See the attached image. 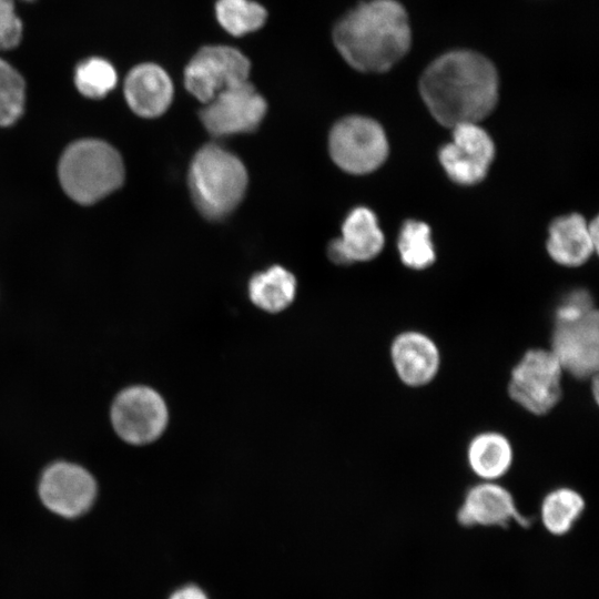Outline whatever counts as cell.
<instances>
[{"mask_svg": "<svg viewBox=\"0 0 599 599\" xmlns=\"http://www.w3.org/2000/svg\"><path fill=\"white\" fill-rule=\"evenodd\" d=\"M419 89L434 118L454 128L477 123L491 112L498 98V74L483 54L454 50L426 68Z\"/></svg>", "mask_w": 599, "mask_h": 599, "instance_id": "6da1fadb", "label": "cell"}, {"mask_svg": "<svg viewBox=\"0 0 599 599\" xmlns=\"http://www.w3.org/2000/svg\"><path fill=\"white\" fill-rule=\"evenodd\" d=\"M333 40L344 60L363 72H382L410 47V27L397 0H369L357 4L335 24Z\"/></svg>", "mask_w": 599, "mask_h": 599, "instance_id": "7a4b0ae2", "label": "cell"}, {"mask_svg": "<svg viewBox=\"0 0 599 599\" xmlns=\"http://www.w3.org/2000/svg\"><path fill=\"white\" fill-rule=\"evenodd\" d=\"M121 154L100 139H81L69 144L58 164L63 192L81 205H91L116 191L124 182Z\"/></svg>", "mask_w": 599, "mask_h": 599, "instance_id": "3957f363", "label": "cell"}, {"mask_svg": "<svg viewBox=\"0 0 599 599\" xmlns=\"http://www.w3.org/2000/svg\"><path fill=\"white\" fill-rule=\"evenodd\" d=\"M247 182L243 162L214 143L199 149L187 174L192 201L197 211L211 221L222 220L236 209L244 197Z\"/></svg>", "mask_w": 599, "mask_h": 599, "instance_id": "277c9868", "label": "cell"}, {"mask_svg": "<svg viewBox=\"0 0 599 599\" xmlns=\"http://www.w3.org/2000/svg\"><path fill=\"white\" fill-rule=\"evenodd\" d=\"M562 374L550 349H528L510 372L508 394L526 412L546 415L562 396Z\"/></svg>", "mask_w": 599, "mask_h": 599, "instance_id": "5b68a950", "label": "cell"}, {"mask_svg": "<svg viewBox=\"0 0 599 599\" xmlns=\"http://www.w3.org/2000/svg\"><path fill=\"white\" fill-rule=\"evenodd\" d=\"M328 151L347 173L366 174L383 164L388 143L383 128L373 119L349 115L337 121L328 135Z\"/></svg>", "mask_w": 599, "mask_h": 599, "instance_id": "8992f818", "label": "cell"}, {"mask_svg": "<svg viewBox=\"0 0 599 599\" xmlns=\"http://www.w3.org/2000/svg\"><path fill=\"white\" fill-rule=\"evenodd\" d=\"M550 351L564 372L578 379L597 375L599 313L595 307L575 316L554 318Z\"/></svg>", "mask_w": 599, "mask_h": 599, "instance_id": "52a82bcc", "label": "cell"}, {"mask_svg": "<svg viewBox=\"0 0 599 599\" xmlns=\"http://www.w3.org/2000/svg\"><path fill=\"white\" fill-rule=\"evenodd\" d=\"M266 111L265 99L246 80L222 90L205 103L199 115L211 135L222 138L255 131Z\"/></svg>", "mask_w": 599, "mask_h": 599, "instance_id": "ba28073f", "label": "cell"}, {"mask_svg": "<svg viewBox=\"0 0 599 599\" xmlns=\"http://www.w3.org/2000/svg\"><path fill=\"white\" fill-rule=\"evenodd\" d=\"M251 63L237 49L229 45L201 48L184 69L186 90L202 103H207L222 90L246 81Z\"/></svg>", "mask_w": 599, "mask_h": 599, "instance_id": "9c48e42d", "label": "cell"}, {"mask_svg": "<svg viewBox=\"0 0 599 599\" xmlns=\"http://www.w3.org/2000/svg\"><path fill=\"white\" fill-rule=\"evenodd\" d=\"M111 419L122 439L133 445H144L164 432L167 408L154 389L133 386L118 395L112 405Z\"/></svg>", "mask_w": 599, "mask_h": 599, "instance_id": "30bf717a", "label": "cell"}, {"mask_svg": "<svg viewBox=\"0 0 599 599\" xmlns=\"http://www.w3.org/2000/svg\"><path fill=\"white\" fill-rule=\"evenodd\" d=\"M495 154V146L477 123H463L453 128V141L439 151V161L448 176L459 184L480 182Z\"/></svg>", "mask_w": 599, "mask_h": 599, "instance_id": "8fae6325", "label": "cell"}, {"mask_svg": "<svg viewBox=\"0 0 599 599\" xmlns=\"http://www.w3.org/2000/svg\"><path fill=\"white\" fill-rule=\"evenodd\" d=\"M39 495L49 510L72 518L82 515L92 506L97 485L82 467L57 463L43 473Z\"/></svg>", "mask_w": 599, "mask_h": 599, "instance_id": "7c38bea8", "label": "cell"}, {"mask_svg": "<svg viewBox=\"0 0 599 599\" xmlns=\"http://www.w3.org/2000/svg\"><path fill=\"white\" fill-rule=\"evenodd\" d=\"M457 521L466 528H507L511 524L528 527L531 520L519 511L506 487L496 481H481L466 491L457 510Z\"/></svg>", "mask_w": 599, "mask_h": 599, "instance_id": "4fadbf2b", "label": "cell"}, {"mask_svg": "<svg viewBox=\"0 0 599 599\" xmlns=\"http://www.w3.org/2000/svg\"><path fill=\"white\" fill-rule=\"evenodd\" d=\"M390 359L396 375L409 387L429 384L440 367V353L436 343L417 331L402 332L390 345Z\"/></svg>", "mask_w": 599, "mask_h": 599, "instance_id": "5bb4252c", "label": "cell"}, {"mask_svg": "<svg viewBox=\"0 0 599 599\" xmlns=\"http://www.w3.org/2000/svg\"><path fill=\"white\" fill-rule=\"evenodd\" d=\"M384 246V235L373 211L353 209L342 225V235L327 246L332 262L341 265L366 262L376 257Z\"/></svg>", "mask_w": 599, "mask_h": 599, "instance_id": "9a60e30c", "label": "cell"}, {"mask_svg": "<svg viewBox=\"0 0 599 599\" xmlns=\"http://www.w3.org/2000/svg\"><path fill=\"white\" fill-rule=\"evenodd\" d=\"M129 108L139 116L152 119L162 115L171 105L174 88L166 71L155 63L133 67L123 82Z\"/></svg>", "mask_w": 599, "mask_h": 599, "instance_id": "2e32d148", "label": "cell"}, {"mask_svg": "<svg viewBox=\"0 0 599 599\" xmlns=\"http://www.w3.org/2000/svg\"><path fill=\"white\" fill-rule=\"evenodd\" d=\"M598 221L587 224L578 214L559 217L549 227L547 250L551 258L568 267L580 266L597 250Z\"/></svg>", "mask_w": 599, "mask_h": 599, "instance_id": "e0dca14e", "label": "cell"}, {"mask_svg": "<svg viewBox=\"0 0 599 599\" xmlns=\"http://www.w3.org/2000/svg\"><path fill=\"white\" fill-rule=\"evenodd\" d=\"M514 460L509 439L498 432L476 435L467 447V463L483 481H496L505 476Z\"/></svg>", "mask_w": 599, "mask_h": 599, "instance_id": "ac0fdd59", "label": "cell"}, {"mask_svg": "<svg viewBox=\"0 0 599 599\" xmlns=\"http://www.w3.org/2000/svg\"><path fill=\"white\" fill-rule=\"evenodd\" d=\"M247 291L255 306L268 313H278L293 302L296 278L283 266L273 265L255 273L248 282Z\"/></svg>", "mask_w": 599, "mask_h": 599, "instance_id": "d6986e66", "label": "cell"}, {"mask_svg": "<svg viewBox=\"0 0 599 599\" xmlns=\"http://www.w3.org/2000/svg\"><path fill=\"white\" fill-rule=\"evenodd\" d=\"M586 501L580 493L559 487L545 495L540 504V521L552 536L567 535L580 519Z\"/></svg>", "mask_w": 599, "mask_h": 599, "instance_id": "ffe728a7", "label": "cell"}, {"mask_svg": "<svg viewBox=\"0 0 599 599\" xmlns=\"http://www.w3.org/2000/svg\"><path fill=\"white\" fill-rule=\"evenodd\" d=\"M215 13L222 28L234 37L258 30L267 18L266 10L252 0H217Z\"/></svg>", "mask_w": 599, "mask_h": 599, "instance_id": "44dd1931", "label": "cell"}, {"mask_svg": "<svg viewBox=\"0 0 599 599\" xmlns=\"http://www.w3.org/2000/svg\"><path fill=\"white\" fill-rule=\"evenodd\" d=\"M398 251L402 262L409 268L424 270L435 261L430 230L423 222L407 221L399 234Z\"/></svg>", "mask_w": 599, "mask_h": 599, "instance_id": "7402d4cb", "label": "cell"}, {"mask_svg": "<svg viewBox=\"0 0 599 599\" xmlns=\"http://www.w3.org/2000/svg\"><path fill=\"white\" fill-rule=\"evenodd\" d=\"M116 83L118 74L114 67L103 58H88L75 68L74 84L85 98L102 99L115 88Z\"/></svg>", "mask_w": 599, "mask_h": 599, "instance_id": "603a6c76", "label": "cell"}, {"mask_svg": "<svg viewBox=\"0 0 599 599\" xmlns=\"http://www.w3.org/2000/svg\"><path fill=\"white\" fill-rule=\"evenodd\" d=\"M26 82L21 73L0 58V128L14 124L23 114Z\"/></svg>", "mask_w": 599, "mask_h": 599, "instance_id": "cb8c5ba5", "label": "cell"}, {"mask_svg": "<svg viewBox=\"0 0 599 599\" xmlns=\"http://www.w3.org/2000/svg\"><path fill=\"white\" fill-rule=\"evenodd\" d=\"M14 1L0 0V51L16 48L22 39L23 24Z\"/></svg>", "mask_w": 599, "mask_h": 599, "instance_id": "d4e9b609", "label": "cell"}, {"mask_svg": "<svg viewBox=\"0 0 599 599\" xmlns=\"http://www.w3.org/2000/svg\"><path fill=\"white\" fill-rule=\"evenodd\" d=\"M167 599H211L209 593L196 583H184L174 589Z\"/></svg>", "mask_w": 599, "mask_h": 599, "instance_id": "484cf974", "label": "cell"}, {"mask_svg": "<svg viewBox=\"0 0 599 599\" xmlns=\"http://www.w3.org/2000/svg\"><path fill=\"white\" fill-rule=\"evenodd\" d=\"M21 1H29V2H30V1H32V0H21Z\"/></svg>", "mask_w": 599, "mask_h": 599, "instance_id": "4316f807", "label": "cell"}]
</instances>
